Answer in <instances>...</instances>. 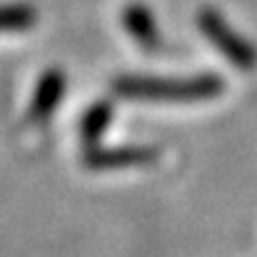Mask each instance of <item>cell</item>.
Segmentation results:
<instances>
[{
  "instance_id": "obj_1",
  "label": "cell",
  "mask_w": 257,
  "mask_h": 257,
  "mask_svg": "<svg viewBox=\"0 0 257 257\" xmlns=\"http://www.w3.org/2000/svg\"><path fill=\"white\" fill-rule=\"evenodd\" d=\"M115 92L145 102H195L207 100L222 92V80L217 75L200 78H120L115 83Z\"/></svg>"
},
{
  "instance_id": "obj_2",
  "label": "cell",
  "mask_w": 257,
  "mask_h": 257,
  "mask_svg": "<svg viewBox=\"0 0 257 257\" xmlns=\"http://www.w3.org/2000/svg\"><path fill=\"white\" fill-rule=\"evenodd\" d=\"M200 28L202 33L230 58V63H235L237 68H255L257 63V53L255 48H250L235 30H230V25L212 10H205L200 15Z\"/></svg>"
},
{
  "instance_id": "obj_3",
  "label": "cell",
  "mask_w": 257,
  "mask_h": 257,
  "mask_svg": "<svg viewBox=\"0 0 257 257\" xmlns=\"http://www.w3.org/2000/svg\"><path fill=\"white\" fill-rule=\"evenodd\" d=\"M158 153L148 148H100L85 155V165L92 170H117V168H135L153 163Z\"/></svg>"
},
{
  "instance_id": "obj_4",
  "label": "cell",
  "mask_w": 257,
  "mask_h": 257,
  "mask_svg": "<svg viewBox=\"0 0 257 257\" xmlns=\"http://www.w3.org/2000/svg\"><path fill=\"white\" fill-rule=\"evenodd\" d=\"M63 92H65V75L60 70H48L38 80V87H35L33 100H30L28 117L38 122V120H45L48 115H53L63 100Z\"/></svg>"
},
{
  "instance_id": "obj_5",
  "label": "cell",
  "mask_w": 257,
  "mask_h": 257,
  "mask_svg": "<svg viewBox=\"0 0 257 257\" xmlns=\"http://www.w3.org/2000/svg\"><path fill=\"white\" fill-rule=\"evenodd\" d=\"M122 25L143 48L148 50L160 48V33H158L155 18L145 5H127L122 10Z\"/></svg>"
},
{
  "instance_id": "obj_6",
  "label": "cell",
  "mask_w": 257,
  "mask_h": 257,
  "mask_svg": "<svg viewBox=\"0 0 257 257\" xmlns=\"http://www.w3.org/2000/svg\"><path fill=\"white\" fill-rule=\"evenodd\" d=\"M38 13L30 5L15 3V5H0V33H20L30 30L35 25Z\"/></svg>"
},
{
  "instance_id": "obj_7",
  "label": "cell",
  "mask_w": 257,
  "mask_h": 257,
  "mask_svg": "<svg viewBox=\"0 0 257 257\" xmlns=\"http://www.w3.org/2000/svg\"><path fill=\"white\" fill-rule=\"evenodd\" d=\"M110 120H112V105H110V102L102 100V102L92 105L85 112L83 125H80L83 140H85V143H95V140L102 135V130L110 125Z\"/></svg>"
}]
</instances>
